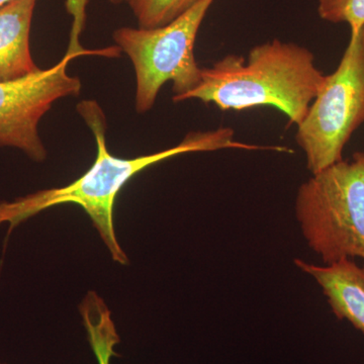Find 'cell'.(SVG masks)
<instances>
[{"mask_svg":"<svg viewBox=\"0 0 364 364\" xmlns=\"http://www.w3.org/2000/svg\"><path fill=\"white\" fill-rule=\"evenodd\" d=\"M119 53L117 46L85 50L71 43L65 56L51 68L0 82V147L16 148L33 161H44L47 150L39 134L41 119L56 100L77 97L82 87L80 79L67 72L71 60L82 55L117 57Z\"/></svg>","mask_w":364,"mask_h":364,"instance_id":"8992f818","label":"cell"},{"mask_svg":"<svg viewBox=\"0 0 364 364\" xmlns=\"http://www.w3.org/2000/svg\"><path fill=\"white\" fill-rule=\"evenodd\" d=\"M364 124V26L349 39L336 70L326 75L296 133L315 174L343 159L345 146Z\"/></svg>","mask_w":364,"mask_h":364,"instance_id":"5b68a950","label":"cell"},{"mask_svg":"<svg viewBox=\"0 0 364 364\" xmlns=\"http://www.w3.org/2000/svg\"><path fill=\"white\" fill-rule=\"evenodd\" d=\"M117 342L112 341V340H104V341L92 343L93 350L95 352L100 364H109V358L114 354L112 347Z\"/></svg>","mask_w":364,"mask_h":364,"instance_id":"8fae6325","label":"cell"},{"mask_svg":"<svg viewBox=\"0 0 364 364\" xmlns=\"http://www.w3.org/2000/svg\"><path fill=\"white\" fill-rule=\"evenodd\" d=\"M294 210L306 244L324 264L364 261V152L313 174L299 186Z\"/></svg>","mask_w":364,"mask_h":364,"instance_id":"3957f363","label":"cell"},{"mask_svg":"<svg viewBox=\"0 0 364 364\" xmlns=\"http://www.w3.org/2000/svg\"><path fill=\"white\" fill-rule=\"evenodd\" d=\"M0 364H6V363H0Z\"/></svg>","mask_w":364,"mask_h":364,"instance_id":"5bb4252c","label":"cell"},{"mask_svg":"<svg viewBox=\"0 0 364 364\" xmlns=\"http://www.w3.org/2000/svg\"><path fill=\"white\" fill-rule=\"evenodd\" d=\"M38 0H13L0 6V82L40 71L31 53L30 35Z\"/></svg>","mask_w":364,"mask_h":364,"instance_id":"ba28073f","label":"cell"},{"mask_svg":"<svg viewBox=\"0 0 364 364\" xmlns=\"http://www.w3.org/2000/svg\"><path fill=\"white\" fill-rule=\"evenodd\" d=\"M325 78L310 50L275 39L255 46L247 59L227 55L202 68L200 85L184 100H198L221 111L274 107L299 126Z\"/></svg>","mask_w":364,"mask_h":364,"instance_id":"7a4b0ae2","label":"cell"},{"mask_svg":"<svg viewBox=\"0 0 364 364\" xmlns=\"http://www.w3.org/2000/svg\"><path fill=\"white\" fill-rule=\"evenodd\" d=\"M215 0H200L167 25L155 28H119L112 33L122 52L128 55L136 75V111L145 114L154 107L162 86L171 81L174 102H184L202 80L195 45L205 14Z\"/></svg>","mask_w":364,"mask_h":364,"instance_id":"277c9868","label":"cell"},{"mask_svg":"<svg viewBox=\"0 0 364 364\" xmlns=\"http://www.w3.org/2000/svg\"><path fill=\"white\" fill-rule=\"evenodd\" d=\"M318 13L328 23L348 25L350 38L364 26V0H318Z\"/></svg>","mask_w":364,"mask_h":364,"instance_id":"30bf717a","label":"cell"},{"mask_svg":"<svg viewBox=\"0 0 364 364\" xmlns=\"http://www.w3.org/2000/svg\"><path fill=\"white\" fill-rule=\"evenodd\" d=\"M294 263L317 282L334 315L348 321L364 335V264L359 265L354 259L324 265L301 259Z\"/></svg>","mask_w":364,"mask_h":364,"instance_id":"52a82bcc","label":"cell"},{"mask_svg":"<svg viewBox=\"0 0 364 364\" xmlns=\"http://www.w3.org/2000/svg\"><path fill=\"white\" fill-rule=\"evenodd\" d=\"M11 1H13V0H0V6H4V4H9Z\"/></svg>","mask_w":364,"mask_h":364,"instance_id":"7c38bea8","label":"cell"},{"mask_svg":"<svg viewBox=\"0 0 364 364\" xmlns=\"http://www.w3.org/2000/svg\"><path fill=\"white\" fill-rule=\"evenodd\" d=\"M102 315H105L104 312L102 313ZM102 315H100V316H102ZM107 316H109V314H107ZM88 320H90V318H85V323L87 322ZM91 320H92V318H91Z\"/></svg>","mask_w":364,"mask_h":364,"instance_id":"4fadbf2b","label":"cell"},{"mask_svg":"<svg viewBox=\"0 0 364 364\" xmlns=\"http://www.w3.org/2000/svg\"><path fill=\"white\" fill-rule=\"evenodd\" d=\"M77 111L97 141V158L92 166L82 176L63 188L46 189L14 202L0 203V224L9 223L14 227L54 205L74 203L90 215L105 245L111 251L112 258L123 264L128 260L117 243L114 208L119 191L136 174L163 160L186 153L260 149L259 146L235 140V132L231 128H219L212 131L191 132L174 147L150 155L124 159L114 156L107 149L105 116L100 105L95 100H83L78 104Z\"/></svg>","mask_w":364,"mask_h":364,"instance_id":"6da1fadb","label":"cell"},{"mask_svg":"<svg viewBox=\"0 0 364 364\" xmlns=\"http://www.w3.org/2000/svg\"><path fill=\"white\" fill-rule=\"evenodd\" d=\"M198 1L200 0H111L114 4H127L130 7L141 28L167 25Z\"/></svg>","mask_w":364,"mask_h":364,"instance_id":"9c48e42d","label":"cell"}]
</instances>
